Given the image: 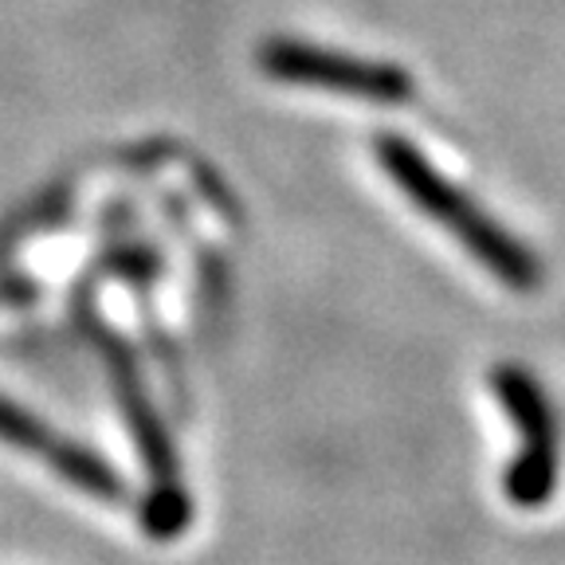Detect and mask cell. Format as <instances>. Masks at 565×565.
<instances>
[{
    "mask_svg": "<svg viewBox=\"0 0 565 565\" xmlns=\"http://www.w3.org/2000/svg\"><path fill=\"white\" fill-rule=\"evenodd\" d=\"M381 169L393 177V185L416 204L433 224H440L451 239H459V247L476 259L483 271H491L494 279L511 287L519 295H530L542 287V264L539 256L522 244L514 232H507L494 221L491 212L479 209L463 189H456L433 161L416 150L413 141L397 138V134H381L373 141Z\"/></svg>",
    "mask_w": 565,
    "mask_h": 565,
    "instance_id": "6da1fadb",
    "label": "cell"
},
{
    "mask_svg": "<svg viewBox=\"0 0 565 565\" xmlns=\"http://www.w3.org/2000/svg\"><path fill=\"white\" fill-rule=\"evenodd\" d=\"M491 393L519 433V451L507 463L503 491L519 511H539L550 503L562 471V440H557L554 401L546 397L542 381L514 362L491 370Z\"/></svg>",
    "mask_w": 565,
    "mask_h": 565,
    "instance_id": "7a4b0ae2",
    "label": "cell"
},
{
    "mask_svg": "<svg viewBox=\"0 0 565 565\" xmlns=\"http://www.w3.org/2000/svg\"><path fill=\"white\" fill-rule=\"evenodd\" d=\"M264 75L295 87H322L345 98H362L373 106H405L413 103V75L393 63H373L362 55H345L334 47L302 44V40H267L259 47Z\"/></svg>",
    "mask_w": 565,
    "mask_h": 565,
    "instance_id": "3957f363",
    "label": "cell"
},
{
    "mask_svg": "<svg viewBox=\"0 0 565 565\" xmlns=\"http://www.w3.org/2000/svg\"><path fill=\"white\" fill-rule=\"evenodd\" d=\"M0 444L12 451H24V456L44 459L63 483H71L83 494H95V499H106V503H118L126 494L122 471L103 451L87 448L75 436L55 433L44 416H35L32 408L17 405L4 393H0Z\"/></svg>",
    "mask_w": 565,
    "mask_h": 565,
    "instance_id": "277c9868",
    "label": "cell"
},
{
    "mask_svg": "<svg viewBox=\"0 0 565 565\" xmlns=\"http://www.w3.org/2000/svg\"><path fill=\"white\" fill-rule=\"evenodd\" d=\"M110 381H115L118 405H122V420L130 424L134 444H138L141 459H146V468H150V487H181L177 448H173V440H169L158 408L146 397V385H141L130 353H126L122 345H110Z\"/></svg>",
    "mask_w": 565,
    "mask_h": 565,
    "instance_id": "5b68a950",
    "label": "cell"
},
{
    "mask_svg": "<svg viewBox=\"0 0 565 565\" xmlns=\"http://www.w3.org/2000/svg\"><path fill=\"white\" fill-rule=\"evenodd\" d=\"M138 519H141V530H146L150 539H158V542L177 539V534L193 522V494L185 491V483L181 487H150L146 499H141Z\"/></svg>",
    "mask_w": 565,
    "mask_h": 565,
    "instance_id": "8992f818",
    "label": "cell"
}]
</instances>
